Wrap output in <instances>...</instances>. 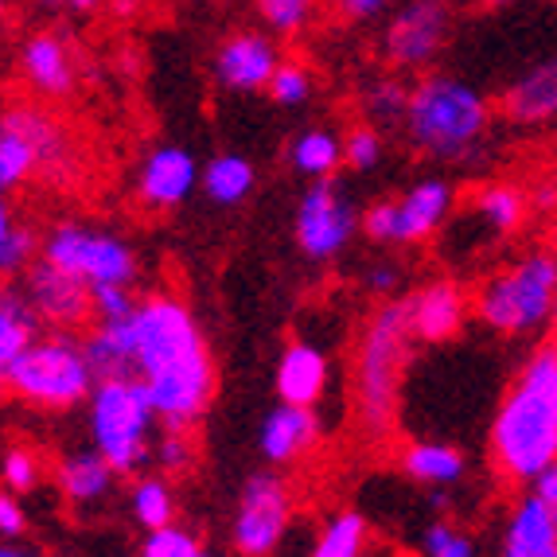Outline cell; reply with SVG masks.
I'll return each mask as SVG.
<instances>
[{
  "label": "cell",
  "instance_id": "obj_6",
  "mask_svg": "<svg viewBox=\"0 0 557 557\" xmlns=\"http://www.w3.org/2000/svg\"><path fill=\"white\" fill-rule=\"evenodd\" d=\"M86 429L90 448L110 460L113 472L137 475L145 465H152L157 429L164 425L140 379H98L86 398Z\"/></svg>",
  "mask_w": 557,
  "mask_h": 557
},
{
  "label": "cell",
  "instance_id": "obj_9",
  "mask_svg": "<svg viewBox=\"0 0 557 557\" xmlns=\"http://www.w3.org/2000/svg\"><path fill=\"white\" fill-rule=\"evenodd\" d=\"M456 184L445 176H425L401 196L379 199L359 214V231L379 246H425L456 214Z\"/></svg>",
  "mask_w": 557,
  "mask_h": 557
},
{
  "label": "cell",
  "instance_id": "obj_23",
  "mask_svg": "<svg viewBox=\"0 0 557 557\" xmlns=\"http://www.w3.org/2000/svg\"><path fill=\"white\" fill-rule=\"evenodd\" d=\"M327 355L308 339H293L277 359V398L285 406H308L317 409L320 398L327 394Z\"/></svg>",
  "mask_w": 557,
  "mask_h": 557
},
{
  "label": "cell",
  "instance_id": "obj_22",
  "mask_svg": "<svg viewBox=\"0 0 557 557\" xmlns=\"http://www.w3.org/2000/svg\"><path fill=\"white\" fill-rule=\"evenodd\" d=\"M499 117L515 129H542L557 121V59H542L499 94Z\"/></svg>",
  "mask_w": 557,
  "mask_h": 557
},
{
  "label": "cell",
  "instance_id": "obj_13",
  "mask_svg": "<svg viewBox=\"0 0 557 557\" xmlns=\"http://www.w3.org/2000/svg\"><path fill=\"white\" fill-rule=\"evenodd\" d=\"M359 214L332 180H312L297 203V246L308 261H332L351 246Z\"/></svg>",
  "mask_w": 557,
  "mask_h": 557
},
{
  "label": "cell",
  "instance_id": "obj_16",
  "mask_svg": "<svg viewBox=\"0 0 557 557\" xmlns=\"http://www.w3.org/2000/svg\"><path fill=\"white\" fill-rule=\"evenodd\" d=\"M406 312L418 344H448L472 320V288L456 277H429L406 297Z\"/></svg>",
  "mask_w": 557,
  "mask_h": 557
},
{
  "label": "cell",
  "instance_id": "obj_3",
  "mask_svg": "<svg viewBox=\"0 0 557 557\" xmlns=\"http://www.w3.org/2000/svg\"><path fill=\"white\" fill-rule=\"evenodd\" d=\"M413 327H409L406 297H386L371 317L362 320L355 339V425L367 445H386L394 437L401 409V374L413 355Z\"/></svg>",
  "mask_w": 557,
  "mask_h": 557
},
{
  "label": "cell",
  "instance_id": "obj_37",
  "mask_svg": "<svg viewBox=\"0 0 557 557\" xmlns=\"http://www.w3.org/2000/svg\"><path fill=\"white\" fill-rule=\"evenodd\" d=\"M265 94H270V102L297 110V106H305L312 98V71L305 63H297V59H285L277 66V75L270 78V86H265Z\"/></svg>",
  "mask_w": 557,
  "mask_h": 557
},
{
  "label": "cell",
  "instance_id": "obj_15",
  "mask_svg": "<svg viewBox=\"0 0 557 557\" xmlns=\"http://www.w3.org/2000/svg\"><path fill=\"white\" fill-rule=\"evenodd\" d=\"M16 75L24 78L32 94H39L47 102H63L78 86L75 47L55 28L28 32L16 47Z\"/></svg>",
  "mask_w": 557,
  "mask_h": 557
},
{
  "label": "cell",
  "instance_id": "obj_49",
  "mask_svg": "<svg viewBox=\"0 0 557 557\" xmlns=\"http://www.w3.org/2000/svg\"><path fill=\"white\" fill-rule=\"evenodd\" d=\"M0 557H32V554H20V549H9V546H0Z\"/></svg>",
  "mask_w": 557,
  "mask_h": 557
},
{
  "label": "cell",
  "instance_id": "obj_14",
  "mask_svg": "<svg viewBox=\"0 0 557 557\" xmlns=\"http://www.w3.org/2000/svg\"><path fill=\"white\" fill-rule=\"evenodd\" d=\"M24 300L36 312L39 327L47 332H78L94 324V293L78 277L63 273L59 265L39 258L24 273Z\"/></svg>",
  "mask_w": 557,
  "mask_h": 557
},
{
  "label": "cell",
  "instance_id": "obj_17",
  "mask_svg": "<svg viewBox=\"0 0 557 557\" xmlns=\"http://www.w3.org/2000/svg\"><path fill=\"white\" fill-rule=\"evenodd\" d=\"M530 196L527 184L515 180H483L468 191L465 214L456 219V226L483 234V246H499V242L515 238L530 219Z\"/></svg>",
  "mask_w": 557,
  "mask_h": 557
},
{
  "label": "cell",
  "instance_id": "obj_39",
  "mask_svg": "<svg viewBox=\"0 0 557 557\" xmlns=\"http://www.w3.org/2000/svg\"><path fill=\"white\" fill-rule=\"evenodd\" d=\"M382 160V129L371 121H355L344 133V164L355 172H371Z\"/></svg>",
  "mask_w": 557,
  "mask_h": 557
},
{
  "label": "cell",
  "instance_id": "obj_41",
  "mask_svg": "<svg viewBox=\"0 0 557 557\" xmlns=\"http://www.w3.org/2000/svg\"><path fill=\"white\" fill-rule=\"evenodd\" d=\"M394 0H327L335 20L344 24H367V20H379L382 12H391Z\"/></svg>",
  "mask_w": 557,
  "mask_h": 557
},
{
  "label": "cell",
  "instance_id": "obj_45",
  "mask_svg": "<svg viewBox=\"0 0 557 557\" xmlns=\"http://www.w3.org/2000/svg\"><path fill=\"white\" fill-rule=\"evenodd\" d=\"M530 211L534 214H554L557 211V180H539V184H527Z\"/></svg>",
  "mask_w": 557,
  "mask_h": 557
},
{
  "label": "cell",
  "instance_id": "obj_1",
  "mask_svg": "<svg viewBox=\"0 0 557 557\" xmlns=\"http://www.w3.org/2000/svg\"><path fill=\"white\" fill-rule=\"evenodd\" d=\"M133 379L149 391L164 429H196L214 401L219 379L207 335L191 308L152 293L133 312Z\"/></svg>",
  "mask_w": 557,
  "mask_h": 557
},
{
  "label": "cell",
  "instance_id": "obj_40",
  "mask_svg": "<svg viewBox=\"0 0 557 557\" xmlns=\"http://www.w3.org/2000/svg\"><path fill=\"white\" fill-rule=\"evenodd\" d=\"M90 293H94V324L98 320H125L140 305L133 285H106V288H90Z\"/></svg>",
  "mask_w": 557,
  "mask_h": 557
},
{
  "label": "cell",
  "instance_id": "obj_28",
  "mask_svg": "<svg viewBox=\"0 0 557 557\" xmlns=\"http://www.w3.org/2000/svg\"><path fill=\"white\" fill-rule=\"evenodd\" d=\"M253 184H258V172L242 152H223V157L207 160V168L199 172V187L203 196L219 207H238L250 199Z\"/></svg>",
  "mask_w": 557,
  "mask_h": 557
},
{
  "label": "cell",
  "instance_id": "obj_21",
  "mask_svg": "<svg viewBox=\"0 0 557 557\" xmlns=\"http://www.w3.org/2000/svg\"><path fill=\"white\" fill-rule=\"evenodd\" d=\"M320 441H324V429H320L317 409L277 401V409H270L265 421H261L258 445H261V456H265L273 468H293L317 453Z\"/></svg>",
  "mask_w": 557,
  "mask_h": 557
},
{
  "label": "cell",
  "instance_id": "obj_31",
  "mask_svg": "<svg viewBox=\"0 0 557 557\" xmlns=\"http://www.w3.org/2000/svg\"><path fill=\"white\" fill-rule=\"evenodd\" d=\"M129 511L140 530H160L176 522V492L168 475H137L129 487Z\"/></svg>",
  "mask_w": 557,
  "mask_h": 557
},
{
  "label": "cell",
  "instance_id": "obj_43",
  "mask_svg": "<svg viewBox=\"0 0 557 557\" xmlns=\"http://www.w3.org/2000/svg\"><path fill=\"white\" fill-rule=\"evenodd\" d=\"M24 527H28V515H24V503H20L16 492H0V539H16V534H24Z\"/></svg>",
  "mask_w": 557,
  "mask_h": 557
},
{
  "label": "cell",
  "instance_id": "obj_20",
  "mask_svg": "<svg viewBox=\"0 0 557 557\" xmlns=\"http://www.w3.org/2000/svg\"><path fill=\"white\" fill-rule=\"evenodd\" d=\"M499 557H557V522L530 487L511 492L503 507Z\"/></svg>",
  "mask_w": 557,
  "mask_h": 557
},
{
  "label": "cell",
  "instance_id": "obj_50",
  "mask_svg": "<svg viewBox=\"0 0 557 557\" xmlns=\"http://www.w3.org/2000/svg\"><path fill=\"white\" fill-rule=\"evenodd\" d=\"M4 12H9V0H0V20H4Z\"/></svg>",
  "mask_w": 557,
  "mask_h": 557
},
{
  "label": "cell",
  "instance_id": "obj_32",
  "mask_svg": "<svg viewBox=\"0 0 557 557\" xmlns=\"http://www.w3.org/2000/svg\"><path fill=\"white\" fill-rule=\"evenodd\" d=\"M409 102V83H401V75L386 71V75L374 78L367 90H362V121L371 125H401Z\"/></svg>",
  "mask_w": 557,
  "mask_h": 557
},
{
  "label": "cell",
  "instance_id": "obj_38",
  "mask_svg": "<svg viewBox=\"0 0 557 557\" xmlns=\"http://www.w3.org/2000/svg\"><path fill=\"white\" fill-rule=\"evenodd\" d=\"M199 539L180 522H168L160 530H145V542H140L137 557H196L199 554Z\"/></svg>",
  "mask_w": 557,
  "mask_h": 557
},
{
  "label": "cell",
  "instance_id": "obj_48",
  "mask_svg": "<svg viewBox=\"0 0 557 557\" xmlns=\"http://www.w3.org/2000/svg\"><path fill=\"white\" fill-rule=\"evenodd\" d=\"M475 4H483V9H507V4H515V0H475Z\"/></svg>",
  "mask_w": 557,
  "mask_h": 557
},
{
  "label": "cell",
  "instance_id": "obj_25",
  "mask_svg": "<svg viewBox=\"0 0 557 557\" xmlns=\"http://www.w3.org/2000/svg\"><path fill=\"white\" fill-rule=\"evenodd\" d=\"M113 480H117L113 465L102 453H94V448L66 453L55 465L59 492H63L66 503H75V507H90V503L106 499V495L113 492Z\"/></svg>",
  "mask_w": 557,
  "mask_h": 557
},
{
  "label": "cell",
  "instance_id": "obj_8",
  "mask_svg": "<svg viewBox=\"0 0 557 557\" xmlns=\"http://www.w3.org/2000/svg\"><path fill=\"white\" fill-rule=\"evenodd\" d=\"M94 374L86 359V344L78 332H39L32 347L16 359L9 374V391L24 406L47 409V413H63L90 398Z\"/></svg>",
  "mask_w": 557,
  "mask_h": 557
},
{
  "label": "cell",
  "instance_id": "obj_34",
  "mask_svg": "<svg viewBox=\"0 0 557 557\" xmlns=\"http://www.w3.org/2000/svg\"><path fill=\"white\" fill-rule=\"evenodd\" d=\"M253 4H258V16L265 20V28L285 39L300 36L320 9V0H253Z\"/></svg>",
  "mask_w": 557,
  "mask_h": 557
},
{
  "label": "cell",
  "instance_id": "obj_30",
  "mask_svg": "<svg viewBox=\"0 0 557 557\" xmlns=\"http://www.w3.org/2000/svg\"><path fill=\"white\" fill-rule=\"evenodd\" d=\"M371 549V527L359 511H335L317 534V546L308 557H367Z\"/></svg>",
  "mask_w": 557,
  "mask_h": 557
},
{
  "label": "cell",
  "instance_id": "obj_51",
  "mask_svg": "<svg viewBox=\"0 0 557 557\" xmlns=\"http://www.w3.org/2000/svg\"><path fill=\"white\" fill-rule=\"evenodd\" d=\"M196 557H211V554H207V549H199V554Z\"/></svg>",
  "mask_w": 557,
  "mask_h": 557
},
{
  "label": "cell",
  "instance_id": "obj_10",
  "mask_svg": "<svg viewBox=\"0 0 557 557\" xmlns=\"http://www.w3.org/2000/svg\"><path fill=\"white\" fill-rule=\"evenodd\" d=\"M39 258L59 265L63 273H71V277H78L90 288L133 285L140 273L137 250L129 242L110 231H98V226L75 223V219L55 223L39 238Z\"/></svg>",
  "mask_w": 557,
  "mask_h": 557
},
{
  "label": "cell",
  "instance_id": "obj_46",
  "mask_svg": "<svg viewBox=\"0 0 557 557\" xmlns=\"http://www.w3.org/2000/svg\"><path fill=\"white\" fill-rule=\"evenodd\" d=\"M530 492L546 503V511L554 515V522H557V460L539 475V480H534V487H530Z\"/></svg>",
  "mask_w": 557,
  "mask_h": 557
},
{
  "label": "cell",
  "instance_id": "obj_29",
  "mask_svg": "<svg viewBox=\"0 0 557 557\" xmlns=\"http://www.w3.org/2000/svg\"><path fill=\"white\" fill-rule=\"evenodd\" d=\"M288 160H293L300 176L332 180L339 172V164H344V137H335L332 129H305L293 140Z\"/></svg>",
  "mask_w": 557,
  "mask_h": 557
},
{
  "label": "cell",
  "instance_id": "obj_4",
  "mask_svg": "<svg viewBox=\"0 0 557 557\" xmlns=\"http://www.w3.org/2000/svg\"><path fill=\"white\" fill-rule=\"evenodd\" d=\"M409 149L441 164L475 160L492 137V102L472 83L441 71H425L409 83L406 117H401Z\"/></svg>",
  "mask_w": 557,
  "mask_h": 557
},
{
  "label": "cell",
  "instance_id": "obj_12",
  "mask_svg": "<svg viewBox=\"0 0 557 557\" xmlns=\"http://www.w3.org/2000/svg\"><path fill=\"white\" fill-rule=\"evenodd\" d=\"M297 511L293 483L281 472H258L242 483L238 507H234L231 542L242 557H270L285 539L288 522Z\"/></svg>",
  "mask_w": 557,
  "mask_h": 557
},
{
  "label": "cell",
  "instance_id": "obj_47",
  "mask_svg": "<svg viewBox=\"0 0 557 557\" xmlns=\"http://www.w3.org/2000/svg\"><path fill=\"white\" fill-rule=\"evenodd\" d=\"M12 231H16V214L9 207V196H0V242L9 238Z\"/></svg>",
  "mask_w": 557,
  "mask_h": 557
},
{
  "label": "cell",
  "instance_id": "obj_26",
  "mask_svg": "<svg viewBox=\"0 0 557 557\" xmlns=\"http://www.w3.org/2000/svg\"><path fill=\"white\" fill-rule=\"evenodd\" d=\"M83 344L98 379H133V317L98 320L86 327Z\"/></svg>",
  "mask_w": 557,
  "mask_h": 557
},
{
  "label": "cell",
  "instance_id": "obj_52",
  "mask_svg": "<svg viewBox=\"0 0 557 557\" xmlns=\"http://www.w3.org/2000/svg\"><path fill=\"white\" fill-rule=\"evenodd\" d=\"M554 332H557V317H554Z\"/></svg>",
  "mask_w": 557,
  "mask_h": 557
},
{
  "label": "cell",
  "instance_id": "obj_5",
  "mask_svg": "<svg viewBox=\"0 0 557 557\" xmlns=\"http://www.w3.org/2000/svg\"><path fill=\"white\" fill-rule=\"evenodd\" d=\"M557 317V250L527 246L472 285V320L503 339H539Z\"/></svg>",
  "mask_w": 557,
  "mask_h": 557
},
{
  "label": "cell",
  "instance_id": "obj_19",
  "mask_svg": "<svg viewBox=\"0 0 557 557\" xmlns=\"http://www.w3.org/2000/svg\"><path fill=\"white\" fill-rule=\"evenodd\" d=\"M199 160L180 145H157L145 152L137 168V203L145 211H176L180 203L191 199V191L199 187Z\"/></svg>",
  "mask_w": 557,
  "mask_h": 557
},
{
  "label": "cell",
  "instance_id": "obj_2",
  "mask_svg": "<svg viewBox=\"0 0 557 557\" xmlns=\"http://www.w3.org/2000/svg\"><path fill=\"white\" fill-rule=\"evenodd\" d=\"M557 460V344L530 347L507 382L492 429H487V465L507 492L534 487Z\"/></svg>",
  "mask_w": 557,
  "mask_h": 557
},
{
  "label": "cell",
  "instance_id": "obj_33",
  "mask_svg": "<svg viewBox=\"0 0 557 557\" xmlns=\"http://www.w3.org/2000/svg\"><path fill=\"white\" fill-rule=\"evenodd\" d=\"M421 557H480L475 534L456 519H433L421 530Z\"/></svg>",
  "mask_w": 557,
  "mask_h": 557
},
{
  "label": "cell",
  "instance_id": "obj_44",
  "mask_svg": "<svg viewBox=\"0 0 557 557\" xmlns=\"http://www.w3.org/2000/svg\"><path fill=\"white\" fill-rule=\"evenodd\" d=\"M32 4L51 12V16H78V20H90L106 9V0H32Z\"/></svg>",
  "mask_w": 557,
  "mask_h": 557
},
{
  "label": "cell",
  "instance_id": "obj_18",
  "mask_svg": "<svg viewBox=\"0 0 557 557\" xmlns=\"http://www.w3.org/2000/svg\"><path fill=\"white\" fill-rule=\"evenodd\" d=\"M281 63H285L281 47L273 44L270 36H261V32H253V28L231 32L223 44L214 47V55H211V71H214V78H219V86H223V90H234V94L265 90L270 78L277 75Z\"/></svg>",
  "mask_w": 557,
  "mask_h": 557
},
{
  "label": "cell",
  "instance_id": "obj_42",
  "mask_svg": "<svg viewBox=\"0 0 557 557\" xmlns=\"http://www.w3.org/2000/svg\"><path fill=\"white\" fill-rule=\"evenodd\" d=\"M401 285H406V273H401L398 261H374L371 270H367V288H371V293H379L382 300L394 297Z\"/></svg>",
  "mask_w": 557,
  "mask_h": 557
},
{
  "label": "cell",
  "instance_id": "obj_11",
  "mask_svg": "<svg viewBox=\"0 0 557 557\" xmlns=\"http://www.w3.org/2000/svg\"><path fill=\"white\" fill-rule=\"evenodd\" d=\"M453 36V12L445 0H406L391 12L379 36V55L394 75H425Z\"/></svg>",
  "mask_w": 557,
  "mask_h": 557
},
{
  "label": "cell",
  "instance_id": "obj_36",
  "mask_svg": "<svg viewBox=\"0 0 557 557\" xmlns=\"http://www.w3.org/2000/svg\"><path fill=\"white\" fill-rule=\"evenodd\" d=\"M152 465L164 475H184L196 465V441H191V429H164L152 445Z\"/></svg>",
  "mask_w": 557,
  "mask_h": 557
},
{
  "label": "cell",
  "instance_id": "obj_24",
  "mask_svg": "<svg viewBox=\"0 0 557 557\" xmlns=\"http://www.w3.org/2000/svg\"><path fill=\"white\" fill-rule=\"evenodd\" d=\"M394 460L409 483H421L429 492L456 487L468 475V456L448 441H409L394 453Z\"/></svg>",
  "mask_w": 557,
  "mask_h": 557
},
{
  "label": "cell",
  "instance_id": "obj_27",
  "mask_svg": "<svg viewBox=\"0 0 557 557\" xmlns=\"http://www.w3.org/2000/svg\"><path fill=\"white\" fill-rule=\"evenodd\" d=\"M39 335V320L28 308L24 293L16 288H0V394L9 391V374L16 359L32 347Z\"/></svg>",
  "mask_w": 557,
  "mask_h": 557
},
{
  "label": "cell",
  "instance_id": "obj_35",
  "mask_svg": "<svg viewBox=\"0 0 557 557\" xmlns=\"http://www.w3.org/2000/svg\"><path fill=\"white\" fill-rule=\"evenodd\" d=\"M44 472H47L44 456L28 445H12L9 453L0 456V483L16 495L36 492L39 483H44Z\"/></svg>",
  "mask_w": 557,
  "mask_h": 557
},
{
  "label": "cell",
  "instance_id": "obj_7",
  "mask_svg": "<svg viewBox=\"0 0 557 557\" xmlns=\"http://www.w3.org/2000/svg\"><path fill=\"white\" fill-rule=\"evenodd\" d=\"M78 164L75 140L51 110L12 102L0 110V196H12L28 180H66Z\"/></svg>",
  "mask_w": 557,
  "mask_h": 557
}]
</instances>
